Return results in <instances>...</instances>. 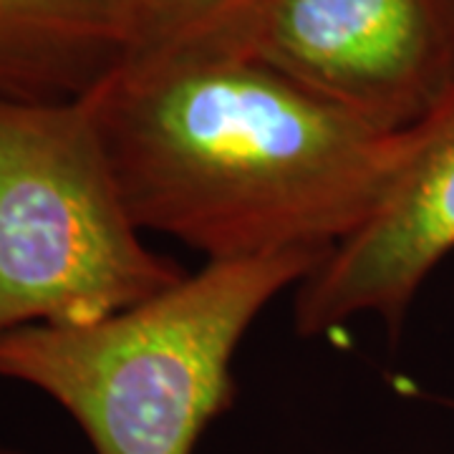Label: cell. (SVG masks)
<instances>
[{"mask_svg":"<svg viewBox=\"0 0 454 454\" xmlns=\"http://www.w3.org/2000/svg\"><path fill=\"white\" fill-rule=\"evenodd\" d=\"M262 3L265 0H139L137 35L121 64L240 56L245 35Z\"/></svg>","mask_w":454,"mask_h":454,"instance_id":"52a82bcc","label":"cell"},{"mask_svg":"<svg viewBox=\"0 0 454 454\" xmlns=\"http://www.w3.org/2000/svg\"><path fill=\"white\" fill-rule=\"evenodd\" d=\"M452 250L454 82L402 131L396 167L366 223L295 288V331L313 339L372 316L396 333Z\"/></svg>","mask_w":454,"mask_h":454,"instance_id":"5b68a950","label":"cell"},{"mask_svg":"<svg viewBox=\"0 0 454 454\" xmlns=\"http://www.w3.org/2000/svg\"><path fill=\"white\" fill-rule=\"evenodd\" d=\"M0 454H23V452H16V450H11V447H3V444H0Z\"/></svg>","mask_w":454,"mask_h":454,"instance_id":"ba28073f","label":"cell"},{"mask_svg":"<svg viewBox=\"0 0 454 454\" xmlns=\"http://www.w3.org/2000/svg\"><path fill=\"white\" fill-rule=\"evenodd\" d=\"M139 0H0V98L71 101L127 59Z\"/></svg>","mask_w":454,"mask_h":454,"instance_id":"8992f818","label":"cell"},{"mask_svg":"<svg viewBox=\"0 0 454 454\" xmlns=\"http://www.w3.org/2000/svg\"><path fill=\"white\" fill-rule=\"evenodd\" d=\"M240 56L399 134L454 82V0H265Z\"/></svg>","mask_w":454,"mask_h":454,"instance_id":"277c9868","label":"cell"},{"mask_svg":"<svg viewBox=\"0 0 454 454\" xmlns=\"http://www.w3.org/2000/svg\"><path fill=\"white\" fill-rule=\"evenodd\" d=\"M324 258L205 262L109 318L0 336V379L66 409L97 454H192L232 399V358L278 295Z\"/></svg>","mask_w":454,"mask_h":454,"instance_id":"7a4b0ae2","label":"cell"},{"mask_svg":"<svg viewBox=\"0 0 454 454\" xmlns=\"http://www.w3.org/2000/svg\"><path fill=\"white\" fill-rule=\"evenodd\" d=\"M145 235L114 177L94 91L0 98V336L94 324L187 276Z\"/></svg>","mask_w":454,"mask_h":454,"instance_id":"3957f363","label":"cell"},{"mask_svg":"<svg viewBox=\"0 0 454 454\" xmlns=\"http://www.w3.org/2000/svg\"><path fill=\"white\" fill-rule=\"evenodd\" d=\"M94 104L134 223L205 262L325 258L379 205L402 145L253 56L121 64Z\"/></svg>","mask_w":454,"mask_h":454,"instance_id":"6da1fadb","label":"cell"}]
</instances>
